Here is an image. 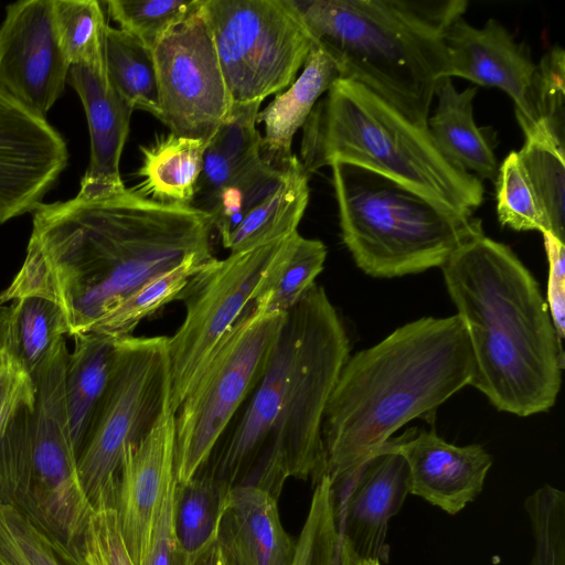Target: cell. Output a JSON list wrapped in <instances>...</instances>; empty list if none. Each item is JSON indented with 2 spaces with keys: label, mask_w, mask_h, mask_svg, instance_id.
Segmentation results:
<instances>
[{
  "label": "cell",
  "mask_w": 565,
  "mask_h": 565,
  "mask_svg": "<svg viewBox=\"0 0 565 565\" xmlns=\"http://www.w3.org/2000/svg\"><path fill=\"white\" fill-rule=\"evenodd\" d=\"M213 230L206 213L132 188L42 203L23 264L0 302L42 296L61 308L68 335L90 332L150 278L194 256L213 258Z\"/></svg>",
  "instance_id": "obj_1"
},
{
  "label": "cell",
  "mask_w": 565,
  "mask_h": 565,
  "mask_svg": "<svg viewBox=\"0 0 565 565\" xmlns=\"http://www.w3.org/2000/svg\"><path fill=\"white\" fill-rule=\"evenodd\" d=\"M343 321L315 284L286 313L266 370L199 472L278 498L287 479L326 475L322 419L350 356Z\"/></svg>",
  "instance_id": "obj_2"
},
{
  "label": "cell",
  "mask_w": 565,
  "mask_h": 565,
  "mask_svg": "<svg viewBox=\"0 0 565 565\" xmlns=\"http://www.w3.org/2000/svg\"><path fill=\"white\" fill-rule=\"evenodd\" d=\"M440 268L468 335L470 385L500 412H547L561 390L564 350L534 276L508 245L484 234Z\"/></svg>",
  "instance_id": "obj_3"
},
{
  "label": "cell",
  "mask_w": 565,
  "mask_h": 565,
  "mask_svg": "<svg viewBox=\"0 0 565 565\" xmlns=\"http://www.w3.org/2000/svg\"><path fill=\"white\" fill-rule=\"evenodd\" d=\"M473 360L457 315L403 324L349 356L322 419L326 475L344 484L405 424L470 385Z\"/></svg>",
  "instance_id": "obj_4"
},
{
  "label": "cell",
  "mask_w": 565,
  "mask_h": 565,
  "mask_svg": "<svg viewBox=\"0 0 565 565\" xmlns=\"http://www.w3.org/2000/svg\"><path fill=\"white\" fill-rule=\"evenodd\" d=\"M340 78L363 85L419 127L448 77L445 33L465 0H289Z\"/></svg>",
  "instance_id": "obj_5"
},
{
  "label": "cell",
  "mask_w": 565,
  "mask_h": 565,
  "mask_svg": "<svg viewBox=\"0 0 565 565\" xmlns=\"http://www.w3.org/2000/svg\"><path fill=\"white\" fill-rule=\"evenodd\" d=\"M300 156L308 174L349 162L468 214L483 201L482 181L445 157L427 127L350 79L338 78L315 105L302 127Z\"/></svg>",
  "instance_id": "obj_6"
},
{
  "label": "cell",
  "mask_w": 565,
  "mask_h": 565,
  "mask_svg": "<svg viewBox=\"0 0 565 565\" xmlns=\"http://www.w3.org/2000/svg\"><path fill=\"white\" fill-rule=\"evenodd\" d=\"M68 353L62 338L32 374L34 406L23 408L0 435V501L84 562V535L94 507L79 481L67 423Z\"/></svg>",
  "instance_id": "obj_7"
},
{
  "label": "cell",
  "mask_w": 565,
  "mask_h": 565,
  "mask_svg": "<svg viewBox=\"0 0 565 565\" xmlns=\"http://www.w3.org/2000/svg\"><path fill=\"white\" fill-rule=\"evenodd\" d=\"M330 167L342 242L369 276L394 278L440 268L483 234L472 214L384 174L342 161Z\"/></svg>",
  "instance_id": "obj_8"
},
{
  "label": "cell",
  "mask_w": 565,
  "mask_h": 565,
  "mask_svg": "<svg viewBox=\"0 0 565 565\" xmlns=\"http://www.w3.org/2000/svg\"><path fill=\"white\" fill-rule=\"evenodd\" d=\"M169 337L117 339L109 380L77 456L83 490L94 508L115 504L122 458L171 403Z\"/></svg>",
  "instance_id": "obj_9"
},
{
  "label": "cell",
  "mask_w": 565,
  "mask_h": 565,
  "mask_svg": "<svg viewBox=\"0 0 565 565\" xmlns=\"http://www.w3.org/2000/svg\"><path fill=\"white\" fill-rule=\"evenodd\" d=\"M286 313L246 309L174 412V472L189 482L263 376Z\"/></svg>",
  "instance_id": "obj_10"
},
{
  "label": "cell",
  "mask_w": 565,
  "mask_h": 565,
  "mask_svg": "<svg viewBox=\"0 0 565 565\" xmlns=\"http://www.w3.org/2000/svg\"><path fill=\"white\" fill-rule=\"evenodd\" d=\"M232 104L263 102L296 79L313 42L289 0H204Z\"/></svg>",
  "instance_id": "obj_11"
},
{
  "label": "cell",
  "mask_w": 565,
  "mask_h": 565,
  "mask_svg": "<svg viewBox=\"0 0 565 565\" xmlns=\"http://www.w3.org/2000/svg\"><path fill=\"white\" fill-rule=\"evenodd\" d=\"M287 236L231 253L225 259H212L180 294L184 320L168 339L173 412L217 347L253 305L260 280Z\"/></svg>",
  "instance_id": "obj_12"
},
{
  "label": "cell",
  "mask_w": 565,
  "mask_h": 565,
  "mask_svg": "<svg viewBox=\"0 0 565 565\" xmlns=\"http://www.w3.org/2000/svg\"><path fill=\"white\" fill-rule=\"evenodd\" d=\"M201 4L172 26L152 50L159 120L171 134L209 142L232 100Z\"/></svg>",
  "instance_id": "obj_13"
},
{
  "label": "cell",
  "mask_w": 565,
  "mask_h": 565,
  "mask_svg": "<svg viewBox=\"0 0 565 565\" xmlns=\"http://www.w3.org/2000/svg\"><path fill=\"white\" fill-rule=\"evenodd\" d=\"M53 0H23L6 8L0 24V88L45 117L67 83Z\"/></svg>",
  "instance_id": "obj_14"
},
{
  "label": "cell",
  "mask_w": 565,
  "mask_h": 565,
  "mask_svg": "<svg viewBox=\"0 0 565 565\" xmlns=\"http://www.w3.org/2000/svg\"><path fill=\"white\" fill-rule=\"evenodd\" d=\"M63 136L0 88V224L34 212L65 169Z\"/></svg>",
  "instance_id": "obj_15"
},
{
  "label": "cell",
  "mask_w": 565,
  "mask_h": 565,
  "mask_svg": "<svg viewBox=\"0 0 565 565\" xmlns=\"http://www.w3.org/2000/svg\"><path fill=\"white\" fill-rule=\"evenodd\" d=\"M174 412L169 403L151 430L124 455L115 504L135 565H143L162 498L174 472Z\"/></svg>",
  "instance_id": "obj_16"
},
{
  "label": "cell",
  "mask_w": 565,
  "mask_h": 565,
  "mask_svg": "<svg viewBox=\"0 0 565 565\" xmlns=\"http://www.w3.org/2000/svg\"><path fill=\"white\" fill-rule=\"evenodd\" d=\"M339 527L362 561L387 562L388 523L409 494L404 458L381 448L344 484L333 488Z\"/></svg>",
  "instance_id": "obj_17"
},
{
  "label": "cell",
  "mask_w": 565,
  "mask_h": 565,
  "mask_svg": "<svg viewBox=\"0 0 565 565\" xmlns=\"http://www.w3.org/2000/svg\"><path fill=\"white\" fill-rule=\"evenodd\" d=\"M382 448L399 454L408 468L409 494L455 515L482 491L492 457L480 445L447 443L435 429L414 430Z\"/></svg>",
  "instance_id": "obj_18"
},
{
  "label": "cell",
  "mask_w": 565,
  "mask_h": 565,
  "mask_svg": "<svg viewBox=\"0 0 565 565\" xmlns=\"http://www.w3.org/2000/svg\"><path fill=\"white\" fill-rule=\"evenodd\" d=\"M444 39L448 77L505 92L524 131L530 121L529 95L536 68L527 49L494 19L478 29L460 17L449 25Z\"/></svg>",
  "instance_id": "obj_19"
},
{
  "label": "cell",
  "mask_w": 565,
  "mask_h": 565,
  "mask_svg": "<svg viewBox=\"0 0 565 565\" xmlns=\"http://www.w3.org/2000/svg\"><path fill=\"white\" fill-rule=\"evenodd\" d=\"M67 83L83 103L90 138L89 162L77 194L97 198L119 192L126 188L119 164L134 108L111 85L105 56L71 65Z\"/></svg>",
  "instance_id": "obj_20"
},
{
  "label": "cell",
  "mask_w": 565,
  "mask_h": 565,
  "mask_svg": "<svg viewBox=\"0 0 565 565\" xmlns=\"http://www.w3.org/2000/svg\"><path fill=\"white\" fill-rule=\"evenodd\" d=\"M218 541L235 565H290L296 548L282 526L277 498L252 484L230 489Z\"/></svg>",
  "instance_id": "obj_21"
},
{
  "label": "cell",
  "mask_w": 565,
  "mask_h": 565,
  "mask_svg": "<svg viewBox=\"0 0 565 565\" xmlns=\"http://www.w3.org/2000/svg\"><path fill=\"white\" fill-rule=\"evenodd\" d=\"M338 78L334 62L313 44L301 74L257 114L256 124L264 125L260 152L266 161L285 169L294 157L291 145L296 132Z\"/></svg>",
  "instance_id": "obj_22"
},
{
  "label": "cell",
  "mask_w": 565,
  "mask_h": 565,
  "mask_svg": "<svg viewBox=\"0 0 565 565\" xmlns=\"http://www.w3.org/2000/svg\"><path fill=\"white\" fill-rule=\"evenodd\" d=\"M477 92V87L458 92L450 77H443L435 89L438 104L427 128L445 157L478 179L494 182L499 163L493 132L479 128L473 119L472 100Z\"/></svg>",
  "instance_id": "obj_23"
},
{
  "label": "cell",
  "mask_w": 565,
  "mask_h": 565,
  "mask_svg": "<svg viewBox=\"0 0 565 565\" xmlns=\"http://www.w3.org/2000/svg\"><path fill=\"white\" fill-rule=\"evenodd\" d=\"M64 374V398L72 443L78 456L104 396L117 339L98 332L74 337Z\"/></svg>",
  "instance_id": "obj_24"
},
{
  "label": "cell",
  "mask_w": 565,
  "mask_h": 565,
  "mask_svg": "<svg viewBox=\"0 0 565 565\" xmlns=\"http://www.w3.org/2000/svg\"><path fill=\"white\" fill-rule=\"evenodd\" d=\"M260 104H232L228 115L207 142L192 207L202 211L222 186L262 156V136L256 128Z\"/></svg>",
  "instance_id": "obj_25"
},
{
  "label": "cell",
  "mask_w": 565,
  "mask_h": 565,
  "mask_svg": "<svg viewBox=\"0 0 565 565\" xmlns=\"http://www.w3.org/2000/svg\"><path fill=\"white\" fill-rule=\"evenodd\" d=\"M207 142L173 134L158 136L140 146L141 182L132 188L145 198L163 203L191 205Z\"/></svg>",
  "instance_id": "obj_26"
},
{
  "label": "cell",
  "mask_w": 565,
  "mask_h": 565,
  "mask_svg": "<svg viewBox=\"0 0 565 565\" xmlns=\"http://www.w3.org/2000/svg\"><path fill=\"white\" fill-rule=\"evenodd\" d=\"M309 194V174L294 154L277 189L244 216L223 246L236 253L298 231Z\"/></svg>",
  "instance_id": "obj_27"
},
{
  "label": "cell",
  "mask_w": 565,
  "mask_h": 565,
  "mask_svg": "<svg viewBox=\"0 0 565 565\" xmlns=\"http://www.w3.org/2000/svg\"><path fill=\"white\" fill-rule=\"evenodd\" d=\"M319 241L294 232L286 237L266 269L253 308L269 313H287L316 284L327 258Z\"/></svg>",
  "instance_id": "obj_28"
},
{
  "label": "cell",
  "mask_w": 565,
  "mask_h": 565,
  "mask_svg": "<svg viewBox=\"0 0 565 565\" xmlns=\"http://www.w3.org/2000/svg\"><path fill=\"white\" fill-rule=\"evenodd\" d=\"M230 489L204 472L178 484L175 525L186 565L217 541Z\"/></svg>",
  "instance_id": "obj_29"
},
{
  "label": "cell",
  "mask_w": 565,
  "mask_h": 565,
  "mask_svg": "<svg viewBox=\"0 0 565 565\" xmlns=\"http://www.w3.org/2000/svg\"><path fill=\"white\" fill-rule=\"evenodd\" d=\"M67 334L61 308L51 299L28 295L10 305L4 348L32 375Z\"/></svg>",
  "instance_id": "obj_30"
},
{
  "label": "cell",
  "mask_w": 565,
  "mask_h": 565,
  "mask_svg": "<svg viewBox=\"0 0 565 565\" xmlns=\"http://www.w3.org/2000/svg\"><path fill=\"white\" fill-rule=\"evenodd\" d=\"M105 64L117 93L135 109L159 118V93L152 51L130 33L107 26Z\"/></svg>",
  "instance_id": "obj_31"
},
{
  "label": "cell",
  "mask_w": 565,
  "mask_h": 565,
  "mask_svg": "<svg viewBox=\"0 0 565 565\" xmlns=\"http://www.w3.org/2000/svg\"><path fill=\"white\" fill-rule=\"evenodd\" d=\"M340 531L332 481L324 475L315 487L290 565H361Z\"/></svg>",
  "instance_id": "obj_32"
},
{
  "label": "cell",
  "mask_w": 565,
  "mask_h": 565,
  "mask_svg": "<svg viewBox=\"0 0 565 565\" xmlns=\"http://www.w3.org/2000/svg\"><path fill=\"white\" fill-rule=\"evenodd\" d=\"M214 258L194 256L150 278L103 316L90 332L115 339L132 335V331L141 320L179 299L190 279Z\"/></svg>",
  "instance_id": "obj_33"
},
{
  "label": "cell",
  "mask_w": 565,
  "mask_h": 565,
  "mask_svg": "<svg viewBox=\"0 0 565 565\" xmlns=\"http://www.w3.org/2000/svg\"><path fill=\"white\" fill-rule=\"evenodd\" d=\"M285 169H278L262 156L222 186L203 207L224 243L244 216L280 184Z\"/></svg>",
  "instance_id": "obj_34"
},
{
  "label": "cell",
  "mask_w": 565,
  "mask_h": 565,
  "mask_svg": "<svg viewBox=\"0 0 565 565\" xmlns=\"http://www.w3.org/2000/svg\"><path fill=\"white\" fill-rule=\"evenodd\" d=\"M519 152L550 233L565 243V147L542 136L525 138Z\"/></svg>",
  "instance_id": "obj_35"
},
{
  "label": "cell",
  "mask_w": 565,
  "mask_h": 565,
  "mask_svg": "<svg viewBox=\"0 0 565 565\" xmlns=\"http://www.w3.org/2000/svg\"><path fill=\"white\" fill-rule=\"evenodd\" d=\"M525 138L537 135L565 147V53L555 45L536 64Z\"/></svg>",
  "instance_id": "obj_36"
},
{
  "label": "cell",
  "mask_w": 565,
  "mask_h": 565,
  "mask_svg": "<svg viewBox=\"0 0 565 565\" xmlns=\"http://www.w3.org/2000/svg\"><path fill=\"white\" fill-rule=\"evenodd\" d=\"M0 565H85L11 505L0 501Z\"/></svg>",
  "instance_id": "obj_37"
},
{
  "label": "cell",
  "mask_w": 565,
  "mask_h": 565,
  "mask_svg": "<svg viewBox=\"0 0 565 565\" xmlns=\"http://www.w3.org/2000/svg\"><path fill=\"white\" fill-rule=\"evenodd\" d=\"M53 7L58 40L70 65L105 56L108 24L102 2L53 0Z\"/></svg>",
  "instance_id": "obj_38"
},
{
  "label": "cell",
  "mask_w": 565,
  "mask_h": 565,
  "mask_svg": "<svg viewBox=\"0 0 565 565\" xmlns=\"http://www.w3.org/2000/svg\"><path fill=\"white\" fill-rule=\"evenodd\" d=\"M500 223L514 231L548 232L550 225L518 151H511L495 177Z\"/></svg>",
  "instance_id": "obj_39"
},
{
  "label": "cell",
  "mask_w": 565,
  "mask_h": 565,
  "mask_svg": "<svg viewBox=\"0 0 565 565\" xmlns=\"http://www.w3.org/2000/svg\"><path fill=\"white\" fill-rule=\"evenodd\" d=\"M202 0H109L105 4L119 29L152 51L166 33L192 13Z\"/></svg>",
  "instance_id": "obj_40"
},
{
  "label": "cell",
  "mask_w": 565,
  "mask_h": 565,
  "mask_svg": "<svg viewBox=\"0 0 565 565\" xmlns=\"http://www.w3.org/2000/svg\"><path fill=\"white\" fill-rule=\"evenodd\" d=\"M533 537L529 565H565V493L542 486L524 502Z\"/></svg>",
  "instance_id": "obj_41"
},
{
  "label": "cell",
  "mask_w": 565,
  "mask_h": 565,
  "mask_svg": "<svg viewBox=\"0 0 565 565\" xmlns=\"http://www.w3.org/2000/svg\"><path fill=\"white\" fill-rule=\"evenodd\" d=\"M83 559L85 565H135L113 505L94 508L84 535Z\"/></svg>",
  "instance_id": "obj_42"
},
{
  "label": "cell",
  "mask_w": 565,
  "mask_h": 565,
  "mask_svg": "<svg viewBox=\"0 0 565 565\" xmlns=\"http://www.w3.org/2000/svg\"><path fill=\"white\" fill-rule=\"evenodd\" d=\"M32 375L6 349H0V435L25 407L34 406Z\"/></svg>",
  "instance_id": "obj_43"
},
{
  "label": "cell",
  "mask_w": 565,
  "mask_h": 565,
  "mask_svg": "<svg viewBox=\"0 0 565 565\" xmlns=\"http://www.w3.org/2000/svg\"><path fill=\"white\" fill-rule=\"evenodd\" d=\"M177 494L178 481L174 477L164 491L143 565H186L177 534Z\"/></svg>",
  "instance_id": "obj_44"
},
{
  "label": "cell",
  "mask_w": 565,
  "mask_h": 565,
  "mask_svg": "<svg viewBox=\"0 0 565 565\" xmlns=\"http://www.w3.org/2000/svg\"><path fill=\"white\" fill-rule=\"evenodd\" d=\"M548 262L546 305L558 339L565 337V243L542 233Z\"/></svg>",
  "instance_id": "obj_45"
},
{
  "label": "cell",
  "mask_w": 565,
  "mask_h": 565,
  "mask_svg": "<svg viewBox=\"0 0 565 565\" xmlns=\"http://www.w3.org/2000/svg\"><path fill=\"white\" fill-rule=\"evenodd\" d=\"M193 565H235L224 545L218 541L214 542L203 552Z\"/></svg>",
  "instance_id": "obj_46"
},
{
  "label": "cell",
  "mask_w": 565,
  "mask_h": 565,
  "mask_svg": "<svg viewBox=\"0 0 565 565\" xmlns=\"http://www.w3.org/2000/svg\"><path fill=\"white\" fill-rule=\"evenodd\" d=\"M10 319V306L0 302V349L4 348Z\"/></svg>",
  "instance_id": "obj_47"
},
{
  "label": "cell",
  "mask_w": 565,
  "mask_h": 565,
  "mask_svg": "<svg viewBox=\"0 0 565 565\" xmlns=\"http://www.w3.org/2000/svg\"><path fill=\"white\" fill-rule=\"evenodd\" d=\"M361 565H381V563L376 562V561H366V562H362Z\"/></svg>",
  "instance_id": "obj_48"
}]
</instances>
